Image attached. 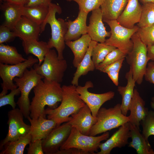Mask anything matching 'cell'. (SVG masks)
<instances>
[{"instance_id":"cell-33","label":"cell","mask_w":154,"mask_h":154,"mask_svg":"<svg viewBox=\"0 0 154 154\" xmlns=\"http://www.w3.org/2000/svg\"><path fill=\"white\" fill-rule=\"evenodd\" d=\"M141 7V19L137 24L139 28L149 26L154 23V3L143 4Z\"/></svg>"},{"instance_id":"cell-46","label":"cell","mask_w":154,"mask_h":154,"mask_svg":"<svg viewBox=\"0 0 154 154\" xmlns=\"http://www.w3.org/2000/svg\"><path fill=\"white\" fill-rule=\"evenodd\" d=\"M147 56L149 60L154 61V44L147 46Z\"/></svg>"},{"instance_id":"cell-23","label":"cell","mask_w":154,"mask_h":154,"mask_svg":"<svg viewBox=\"0 0 154 154\" xmlns=\"http://www.w3.org/2000/svg\"><path fill=\"white\" fill-rule=\"evenodd\" d=\"M92 40L87 33L78 39L65 42V44L71 50L74 55L72 63L76 68L87 51Z\"/></svg>"},{"instance_id":"cell-31","label":"cell","mask_w":154,"mask_h":154,"mask_svg":"<svg viewBox=\"0 0 154 154\" xmlns=\"http://www.w3.org/2000/svg\"><path fill=\"white\" fill-rule=\"evenodd\" d=\"M30 133L18 139L7 143L1 150L0 154H23L26 145L31 141Z\"/></svg>"},{"instance_id":"cell-49","label":"cell","mask_w":154,"mask_h":154,"mask_svg":"<svg viewBox=\"0 0 154 154\" xmlns=\"http://www.w3.org/2000/svg\"><path fill=\"white\" fill-rule=\"evenodd\" d=\"M150 106L151 108L154 110V97H152L151 98Z\"/></svg>"},{"instance_id":"cell-43","label":"cell","mask_w":154,"mask_h":154,"mask_svg":"<svg viewBox=\"0 0 154 154\" xmlns=\"http://www.w3.org/2000/svg\"><path fill=\"white\" fill-rule=\"evenodd\" d=\"M52 0H29L24 6L31 7L38 5L49 7Z\"/></svg>"},{"instance_id":"cell-22","label":"cell","mask_w":154,"mask_h":154,"mask_svg":"<svg viewBox=\"0 0 154 154\" xmlns=\"http://www.w3.org/2000/svg\"><path fill=\"white\" fill-rule=\"evenodd\" d=\"M130 137L131 141L128 146L135 149L138 154H154L148 140L140 132L139 128L129 122Z\"/></svg>"},{"instance_id":"cell-32","label":"cell","mask_w":154,"mask_h":154,"mask_svg":"<svg viewBox=\"0 0 154 154\" xmlns=\"http://www.w3.org/2000/svg\"><path fill=\"white\" fill-rule=\"evenodd\" d=\"M116 48L107 44L105 42H98L94 47L92 58L95 68L104 60L106 56Z\"/></svg>"},{"instance_id":"cell-29","label":"cell","mask_w":154,"mask_h":154,"mask_svg":"<svg viewBox=\"0 0 154 154\" xmlns=\"http://www.w3.org/2000/svg\"><path fill=\"white\" fill-rule=\"evenodd\" d=\"M19 53L15 47L0 44V63L14 65L23 62L26 60Z\"/></svg>"},{"instance_id":"cell-15","label":"cell","mask_w":154,"mask_h":154,"mask_svg":"<svg viewBox=\"0 0 154 154\" xmlns=\"http://www.w3.org/2000/svg\"><path fill=\"white\" fill-rule=\"evenodd\" d=\"M130 138L129 122L119 127L117 130L103 143L99 146L100 151L95 154H110L115 148H121L128 143Z\"/></svg>"},{"instance_id":"cell-38","label":"cell","mask_w":154,"mask_h":154,"mask_svg":"<svg viewBox=\"0 0 154 154\" xmlns=\"http://www.w3.org/2000/svg\"><path fill=\"white\" fill-rule=\"evenodd\" d=\"M21 94L19 89L17 88L11 90V92L8 94H6L0 97V107L7 105H9L12 107L13 109L15 108L16 103L14 100V97L18 96Z\"/></svg>"},{"instance_id":"cell-48","label":"cell","mask_w":154,"mask_h":154,"mask_svg":"<svg viewBox=\"0 0 154 154\" xmlns=\"http://www.w3.org/2000/svg\"><path fill=\"white\" fill-rule=\"evenodd\" d=\"M143 4L149 3H154V0H138Z\"/></svg>"},{"instance_id":"cell-20","label":"cell","mask_w":154,"mask_h":154,"mask_svg":"<svg viewBox=\"0 0 154 154\" xmlns=\"http://www.w3.org/2000/svg\"><path fill=\"white\" fill-rule=\"evenodd\" d=\"M88 13L79 10L78 16L74 21H66L68 30L64 37L65 42L76 40L81 36L87 34L86 20Z\"/></svg>"},{"instance_id":"cell-41","label":"cell","mask_w":154,"mask_h":154,"mask_svg":"<svg viewBox=\"0 0 154 154\" xmlns=\"http://www.w3.org/2000/svg\"><path fill=\"white\" fill-rule=\"evenodd\" d=\"M144 77L146 81L154 84V61L147 64Z\"/></svg>"},{"instance_id":"cell-35","label":"cell","mask_w":154,"mask_h":154,"mask_svg":"<svg viewBox=\"0 0 154 154\" xmlns=\"http://www.w3.org/2000/svg\"><path fill=\"white\" fill-rule=\"evenodd\" d=\"M136 33L146 46L154 44V23L149 26L139 28Z\"/></svg>"},{"instance_id":"cell-19","label":"cell","mask_w":154,"mask_h":154,"mask_svg":"<svg viewBox=\"0 0 154 154\" xmlns=\"http://www.w3.org/2000/svg\"><path fill=\"white\" fill-rule=\"evenodd\" d=\"M45 116L41 115L36 119H32L30 116L27 118L31 123L30 133L32 136L31 141L45 138L57 126L54 120L46 119Z\"/></svg>"},{"instance_id":"cell-10","label":"cell","mask_w":154,"mask_h":154,"mask_svg":"<svg viewBox=\"0 0 154 154\" xmlns=\"http://www.w3.org/2000/svg\"><path fill=\"white\" fill-rule=\"evenodd\" d=\"M38 62V58L30 56L25 61L17 64L9 65L0 63V77L3 81L1 83L2 90L0 94V97L7 94L8 90L17 88V86L13 83L14 78L22 77L27 69L32 67Z\"/></svg>"},{"instance_id":"cell-39","label":"cell","mask_w":154,"mask_h":154,"mask_svg":"<svg viewBox=\"0 0 154 154\" xmlns=\"http://www.w3.org/2000/svg\"><path fill=\"white\" fill-rule=\"evenodd\" d=\"M16 37L14 32L7 27L2 25L0 26V44L9 42Z\"/></svg>"},{"instance_id":"cell-40","label":"cell","mask_w":154,"mask_h":154,"mask_svg":"<svg viewBox=\"0 0 154 154\" xmlns=\"http://www.w3.org/2000/svg\"><path fill=\"white\" fill-rule=\"evenodd\" d=\"M27 148L28 154H44L42 140H37L31 141Z\"/></svg>"},{"instance_id":"cell-4","label":"cell","mask_w":154,"mask_h":154,"mask_svg":"<svg viewBox=\"0 0 154 154\" xmlns=\"http://www.w3.org/2000/svg\"><path fill=\"white\" fill-rule=\"evenodd\" d=\"M96 117L97 121L92 126L89 135L95 136L119 127L129 121L128 116L122 113L121 104L109 108H101Z\"/></svg>"},{"instance_id":"cell-34","label":"cell","mask_w":154,"mask_h":154,"mask_svg":"<svg viewBox=\"0 0 154 154\" xmlns=\"http://www.w3.org/2000/svg\"><path fill=\"white\" fill-rule=\"evenodd\" d=\"M142 127V134L148 140L149 136L154 135V111H148L145 118L140 122Z\"/></svg>"},{"instance_id":"cell-24","label":"cell","mask_w":154,"mask_h":154,"mask_svg":"<svg viewBox=\"0 0 154 154\" xmlns=\"http://www.w3.org/2000/svg\"><path fill=\"white\" fill-rule=\"evenodd\" d=\"M127 3V0H104L100 8L103 22L116 20L122 12Z\"/></svg>"},{"instance_id":"cell-44","label":"cell","mask_w":154,"mask_h":154,"mask_svg":"<svg viewBox=\"0 0 154 154\" xmlns=\"http://www.w3.org/2000/svg\"><path fill=\"white\" fill-rule=\"evenodd\" d=\"M56 154H85L82 150L75 148L59 150Z\"/></svg>"},{"instance_id":"cell-16","label":"cell","mask_w":154,"mask_h":154,"mask_svg":"<svg viewBox=\"0 0 154 154\" xmlns=\"http://www.w3.org/2000/svg\"><path fill=\"white\" fill-rule=\"evenodd\" d=\"M87 33L91 40L100 43L105 42L106 37H110L111 32L107 31L103 23L100 8L92 11L88 26Z\"/></svg>"},{"instance_id":"cell-28","label":"cell","mask_w":154,"mask_h":154,"mask_svg":"<svg viewBox=\"0 0 154 154\" xmlns=\"http://www.w3.org/2000/svg\"><path fill=\"white\" fill-rule=\"evenodd\" d=\"M22 45L26 54H31L37 57L40 65L43 62L45 55L50 49L47 42L35 39L23 40Z\"/></svg>"},{"instance_id":"cell-25","label":"cell","mask_w":154,"mask_h":154,"mask_svg":"<svg viewBox=\"0 0 154 154\" xmlns=\"http://www.w3.org/2000/svg\"><path fill=\"white\" fill-rule=\"evenodd\" d=\"M125 77L127 80V84L125 86H119L117 90L122 97L121 109L122 114L126 116L129 110V107L133 96L135 81L134 79L130 68L126 73Z\"/></svg>"},{"instance_id":"cell-47","label":"cell","mask_w":154,"mask_h":154,"mask_svg":"<svg viewBox=\"0 0 154 154\" xmlns=\"http://www.w3.org/2000/svg\"><path fill=\"white\" fill-rule=\"evenodd\" d=\"M29 1V0H6V1L24 6Z\"/></svg>"},{"instance_id":"cell-37","label":"cell","mask_w":154,"mask_h":154,"mask_svg":"<svg viewBox=\"0 0 154 154\" xmlns=\"http://www.w3.org/2000/svg\"><path fill=\"white\" fill-rule=\"evenodd\" d=\"M67 1H74L79 6V10L89 13L91 11L100 8L104 0H66Z\"/></svg>"},{"instance_id":"cell-50","label":"cell","mask_w":154,"mask_h":154,"mask_svg":"<svg viewBox=\"0 0 154 154\" xmlns=\"http://www.w3.org/2000/svg\"><path fill=\"white\" fill-rule=\"evenodd\" d=\"M6 0H0V2L2 3L4 1H5Z\"/></svg>"},{"instance_id":"cell-26","label":"cell","mask_w":154,"mask_h":154,"mask_svg":"<svg viewBox=\"0 0 154 154\" xmlns=\"http://www.w3.org/2000/svg\"><path fill=\"white\" fill-rule=\"evenodd\" d=\"M98 42L94 40L91 41L87 51L76 67L71 82L72 84L78 86L81 76L86 75L89 72L93 71L96 69L92 56L93 49Z\"/></svg>"},{"instance_id":"cell-5","label":"cell","mask_w":154,"mask_h":154,"mask_svg":"<svg viewBox=\"0 0 154 154\" xmlns=\"http://www.w3.org/2000/svg\"><path fill=\"white\" fill-rule=\"evenodd\" d=\"M133 46L126 55L127 62L130 66L133 77L138 84H141L149 60L147 56V46L141 40L136 33L131 37Z\"/></svg>"},{"instance_id":"cell-36","label":"cell","mask_w":154,"mask_h":154,"mask_svg":"<svg viewBox=\"0 0 154 154\" xmlns=\"http://www.w3.org/2000/svg\"><path fill=\"white\" fill-rule=\"evenodd\" d=\"M126 55L117 48H115L110 52L106 57L104 60L96 68L100 71L105 67L120 59L125 58Z\"/></svg>"},{"instance_id":"cell-6","label":"cell","mask_w":154,"mask_h":154,"mask_svg":"<svg viewBox=\"0 0 154 154\" xmlns=\"http://www.w3.org/2000/svg\"><path fill=\"white\" fill-rule=\"evenodd\" d=\"M109 133L107 131L99 136L84 135L74 127H72L68 138L60 150L75 148L82 151L85 154H95L98 152L101 142L108 139Z\"/></svg>"},{"instance_id":"cell-14","label":"cell","mask_w":154,"mask_h":154,"mask_svg":"<svg viewBox=\"0 0 154 154\" xmlns=\"http://www.w3.org/2000/svg\"><path fill=\"white\" fill-rule=\"evenodd\" d=\"M68 123L72 127L86 135H89L92 127L97 121L96 117L92 115L90 109L86 104L78 112L72 115Z\"/></svg>"},{"instance_id":"cell-7","label":"cell","mask_w":154,"mask_h":154,"mask_svg":"<svg viewBox=\"0 0 154 154\" xmlns=\"http://www.w3.org/2000/svg\"><path fill=\"white\" fill-rule=\"evenodd\" d=\"M44 77L37 73L32 67L29 70L27 69L22 77H16L13 81L20 91L21 96L16 104L23 114L27 118L30 114V103L29 98V93L32 89Z\"/></svg>"},{"instance_id":"cell-17","label":"cell","mask_w":154,"mask_h":154,"mask_svg":"<svg viewBox=\"0 0 154 154\" xmlns=\"http://www.w3.org/2000/svg\"><path fill=\"white\" fill-rule=\"evenodd\" d=\"M16 37L22 40L35 39L38 40L42 33L41 25L27 17L22 16L16 24L13 31Z\"/></svg>"},{"instance_id":"cell-18","label":"cell","mask_w":154,"mask_h":154,"mask_svg":"<svg viewBox=\"0 0 154 154\" xmlns=\"http://www.w3.org/2000/svg\"><path fill=\"white\" fill-rule=\"evenodd\" d=\"M141 11V6L138 0H127L125 7L116 20L122 26L132 28L139 22Z\"/></svg>"},{"instance_id":"cell-12","label":"cell","mask_w":154,"mask_h":154,"mask_svg":"<svg viewBox=\"0 0 154 154\" xmlns=\"http://www.w3.org/2000/svg\"><path fill=\"white\" fill-rule=\"evenodd\" d=\"M93 87V83L91 81H88L84 86H77L76 89L80 98L90 109L92 115L96 117L102 105L106 102L113 99L115 96V92L109 91L98 94L90 92L88 89Z\"/></svg>"},{"instance_id":"cell-3","label":"cell","mask_w":154,"mask_h":154,"mask_svg":"<svg viewBox=\"0 0 154 154\" xmlns=\"http://www.w3.org/2000/svg\"><path fill=\"white\" fill-rule=\"evenodd\" d=\"M62 9L58 4L51 3L49 6V12L47 17L41 25L42 33L43 31L47 24H48L51 29V37L49 38L47 44L50 49L54 48L57 52L58 58L64 59V50L65 46L64 37L68 28L66 21L62 18L57 19L56 13L60 14Z\"/></svg>"},{"instance_id":"cell-42","label":"cell","mask_w":154,"mask_h":154,"mask_svg":"<svg viewBox=\"0 0 154 154\" xmlns=\"http://www.w3.org/2000/svg\"><path fill=\"white\" fill-rule=\"evenodd\" d=\"M125 59L122 58L114 62L105 67L101 72L107 73L110 71H119Z\"/></svg>"},{"instance_id":"cell-9","label":"cell","mask_w":154,"mask_h":154,"mask_svg":"<svg viewBox=\"0 0 154 154\" xmlns=\"http://www.w3.org/2000/svg\"><path fill=\"white\" fill-rule=\"evenodd\" d=\"M105 22L111 29V35L105 43L119 49L127 55L133 47L131 37L137 32L139 27L136 25L132 28H127L120 25L116 20H108Z\"/></svg>"},{"instance_id":"cell-21","label":"cell","mask_w":154,"mask_h":154,"mask_svg":"<svg viewBox=\"0 0 154 154\" xmlns=\"http://www.w3.org/2000/svg\"><path fill=\"white\" fill-rule=\"evenodd\" d=\"M145 104L137 90L135 88L129 107L130 113L128 116V122L139 128L141 121L145 118L149 111L148 108L145 106Z\"/></svg>"},{"instance_id":"cell-45","label":"cell","mask_w":154,"mask_h":154,"mask_svg":"<svg viewBox=\"0 0 154 154\" xmlns=\"http://www.w3.org/2000/svg\"><path fill=\"white\" fill-rule=\"evenodd\" d=\"M119 71H110L107 73L113 83L117 86L119 85Z\"/></svg>"},{"instance_id":"cell-11","label":"cell","mask_w":154,"mask_h":154,"mask_svg":"<svg viewBox=\"0 0 154 154\" xmlns=\"http://www.w3.org/2000/svg\"><path fill=\"white\" fill-rule=\"evenodd\" d=\"M24 117L19 109L15 108L8 112V131L5 137L1 142V150L7 142L17 140L30 132L31 125L24 122Z\"/></svg>"},{"instance_id":"cell-27","label":"cell","mask_w":154,"mask_h":154,"mask_svg":"<svg viewBox=\"0 0 154 154\" xmlns=\"http://www.w3.org/2000/svg\"><path fill=\"white\" fill-rule=\"evenodd\" d=\"M23 6L7 1L1 3L0 9L4 13L5 18L3 25L13 31L16 24L23 16Z\"/></svg>"},{"instance_id":"cell-2","label":"cell","mask_w":154,"mask_h":154,"mask_svg":"<svg viewBox=\"0 0 154 154\" xmlns=\"http://www.w3.org/2000/svg\"><path fill=\"white\" fill-rule=\"evenodd\" d=\"M76 86L72 85H63L62 99L60 105L56 108L51 109L48 107L45 109L44 114L48 119H52L57 125L68 121L71 116L76 113L86 105L80 98L76 91Z\"/></svg>"},{"instance_id":"cell-1","label":"cell","mask_w":154,"mask_h":154,"mask_svg":"<svg viewBox=\"0 0 154 154\" xmlns=\"http://www.w3.org/2000/svg\"><path fill=\"white\" fill-rule=\"evenodd\" d=\"M33 89L34 96L30 103V117L36 119L44 114L46 106L51 109L58 107L62 99L63 90L60 83L41 80Z\"/></svg>"},{"instance_id":"cell-8","label":"cell","mask_w":154,"mask_h":154,"mask_svg":"<svg viewBox=\"0 0 154 154\" xmlns=\"http://www.w3.org/2000/svg\"><path fill=\"white\" fill-rule=\"evenodd\" d=\"M33 66L37 73L44 78L60 83L63 80L67 64L64 59L58 58L54 50L50 49L45 55L42 64L36 63Z\"/></svg>"},{"instance_id":"cell-30","label":"cell","mask_w":154,"mask_h":154,"mask_svg":"<svg viewBox=\"0 0 154 154\" xmlns=\"http://www.w3.org/2000/svg\"><path fill=\"white\" fill-rule=\"evenodd\" d=\"M49 12V7L38 5L31 7L23 6L22 15L41 25L46 20Z\"/></svg>"},{"instance_id":"cell-13","label":"cell","mask_w":154,"mask_h":154,"mask_svg":"<svg viewBox=\"0 0 154 154\" xmlns=\"http://www.w3.org/2000/svg\"><path fill=\"white\" fill-rule=\"evenodd\" d=\"M72 128L66 122L54 128L46 137L42 140L44 153L56 154L68 138Z\"/></svg>"}]
</instances>
